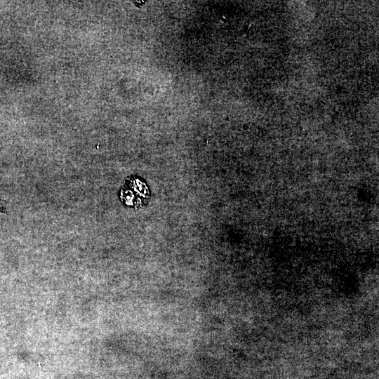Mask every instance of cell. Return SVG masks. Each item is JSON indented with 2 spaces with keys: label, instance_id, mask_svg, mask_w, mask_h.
<instances>
[{
  "label": "cell",
  "instance_id": "obj_1",
  "mask_svg": "<svg viewBox=\"0 0 379 379\" xmlns=\"http://www.w3.org/2000/svg\"><path fill=\"white\" fill-rule=\"evenodd\" d=\"M128 184V188L126 194V203L134 206L145 204L149 199V192L147 185L140 179L133 178Z\"/></svg>",
  "mask_w": 379,
  "mask_h": 379
},
{
  "label": "cell",
  "instance_id": "obj_2",
  "mask_svg": "<svg viewBox=\"0 0 379 379\" xmlns=\"http://www.w3.org/2000/svg\"><path fill=\"white\" fill-rule=\"evenodd\" d=\"M0 210L1 211H4V205L1 203V201H0Z\"/></svg>",
  "mask_w": 379,
  "mask_h": 379
}]
</instances>
